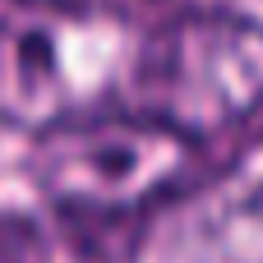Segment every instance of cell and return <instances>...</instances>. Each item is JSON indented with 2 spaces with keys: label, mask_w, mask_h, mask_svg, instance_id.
<instances>
[{
  "label": "cell",
  "mask_w": 263,
  "mask_h": 263,
  "mask_svg": "<svg viewBox=\"0 0 263 263\" xmlns=\"http://www.w3.org/2000/svg\"><path fill=\"white\" fill-rule=\"evenodd\" d=\"M23 5H37V9H60V14H83V9H92L97 0H23Z\"/></svg>",
  "instance_id": "cell-4"
},
{
  "label": "cell",
  "mask_w": 263,
  "mask_h": 263,
  "mask_svg": "<svg viewBox=\"0 0 263 263\" xmlns=\"http://www.w3.org/2000/svg\"><path fill=\"white\" fill-rule=\"evenodd\" d=\"M199 139L176 125L125 111H65L37 129L32 180L46 203L79 227L148 222L194 171Z\"/></svg>",
  "instance_id": "cell-1"
},
{
  "label": "cell",
  "mask_w": 263,
  "mask_h": 263,
  "mask_svg": "<svg viewBox=\"0 0 263 263\" xmlns=\"http://www.w3.org/2000/svg\"><path fill=\"white\" fill-rule=\"evenodd\" d=\"M148 222L139 263H263V176L180 190Z\"/></svg>",
  "instance_id": "cell-3"
},
{
  "label": "cell",
  "mask_w": 263,
  "mask_h": 263,
  "mask_svg": "<svg viewBox=\"0 0 263 263\" xmlns=\"http://www.w3.org/2000/svg\"><path fill=\"white\" fill-rule=\"evenodd\" d=\"M125 92L199 143L236 129L263 106V23L222 5L171 14L134 46Z\"/></svg>",
  "instance_id": "cell-2"
}]
</instances>
